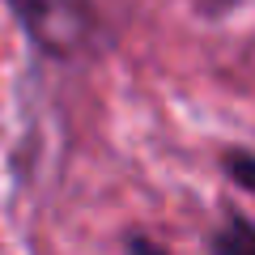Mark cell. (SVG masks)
<instances>
[{
    "label": "cell",
    "instance_id": "6da1fadb",
    "mask_svg": "<svg viewBox=\"0 0 255 255\" xmlns=\"http://www.w3.org/2000/svg\"><path fill=\"white\" fill-rule=\"evenodd\" d=\"M9 9L30 34V43L55 60L85 51V43L94 34L90 0H9Z\"/></svg>",
    "mask_w": 255,
    "mask_h": 255
},
{
    "label": "cell",
    "instance_id": "7a4b0ae2",
    "mask_svg": "<svg viewBox=\"0 0 255 255\" xmlns=\"http://www.w3.org/2000/svg\"><path fill=\"white\" fill-rule=\"evenodd\" d=\"M251 247H255V230L243 217H230V226L221 234H213V251L217 255H238V251H251Z\"/></svg>",
    "mask_w": 255,
    "mask_h": 255
},
{
    "label": "cell",
    "instance_id": "3957f363",
    "mask_svg": "<svg viewBox=\"0 0 255 255\" xmlns=\"http://www.w3.org/2000/svg\"><path fill=\"white\" fill-rule=\"evenodd\" d=\"M226 170H230L234 183H243V187L255 196V153H230L226 157Z\"/></svg>",
    "mask_w": 255,
    "mask_h": 255
}]
</instances>
